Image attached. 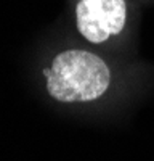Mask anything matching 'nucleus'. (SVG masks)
<instances>
[{
    "mask_svg": "<svg viewBox=\"0 0 154 161\" xmlns=\"http://www.w3.org/2000/svg\"><path fill=\"white\" fill-rule=\"evenodd\" d=\"M136 73L117 55L93 48L75 37L44 52L37 66V86L55 108L90 114L105 110L128 92Z\"/></svg>",
    "mask_w": 154,
    "mask_h": 161,
    "instance_id": "1",
    "label": "nucleus"
},
{
    "mask_svg": "<svg viewBox=\"0 0 154 161\" xmlns=\"http://www.w3.org/2000/svg\"><path fill=\"white\" fill-rule=\"evenodd\" d=\"M69 8L77 39L90 47L121 55L135 39L136 0H69Z\"/></svg>",
    "mask_w": 154,
    "mask_h": 161,
    "instance_id": "2",
    "label": "nucleus"
},
{
    "mask_svg": "<svg viewBox=\"0 0 154 161\" xmlns=\"http://www.w3.org/2000/svg\"><path fill=\"white\" fill-rule=\"evenodd\" d=\"M136 2H149V0H136Z\"/></svg>",
    "mask_w": 154,
    "mask_h": 161,
    "instance_id": "3",
    "label": "nucleus"
}]
</instances>
